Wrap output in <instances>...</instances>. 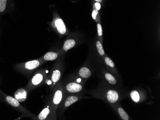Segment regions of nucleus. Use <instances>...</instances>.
Wrapping results in <instances>:
<instances>
[{"label": "nucleus", "mask_w": 160, "mask_h": 120, "mask_svg": "<svg viewBox=\"0 0 160 120\" xmlns=\"http://www.w3.org/2000/svg\"><path fill=\"white\" fill-rule=\"evenodd\" d=\"M49 71L48 69H38L34 72L25 88L28 93L45 84Z\"/></svg>", "instance_id": "nucleus-1"}, {"label": "nucleus", "mask_w": 160, "mask_h": 120, "mask_svg": "<svg viewBox=\"0 0 160 120\" xmlns=\"http://www.w3.org/2000/svg\"><path fill=\"white\" fill-rule=\"evenodd\" d=\"M45 63L40 58L32 60L21 63L16 65V69L19 72L30 78L32 74Z\"/></svg>", "instance_id": "nucleus-2"}, {"label": "nucleus", "mask_w": 160, "mask_h": 120, "mask_svg": "<svg viewBox=\"0 0 160 120\" xmlns=\"http://www.w3.org/2000/svg\"><path fill=\"white\" fill-rule=\"evenodd\" d=\"M61 64L57 63L48 75L45 84L50 86L51 89L54 88L56 83H58L62 77V71Z\"/></svg>", "instance_id": "nucleus-3"}, {"label": "nucleus", "mask_w": 160, "mask_h": 120, "mask_svg": "<svg viewBox=\"0 0 160 120\" xmlns=\"http://www.w3.org/2000/svg\"><path fill=\"white\" fill-rule=\"evenodd\" d=\"M64 98V89L60 84H58L54 88L53 91L50 96L49 100L47 102L49 105L52 107L53 111L56 112L57 108Z\"/></svg>", "instance_id": "nucleus-4"}, {"label": "nucleus", "mask_w": 160, "mask_h": 120, "mask_svg": "<svg viewBox=\"0 0 160 120\" xmlns=\"http://www.w3.org/2000/svg\"><path fill=\"white\" fill-rule=\"evenodd\" d=\"M55 116V112L52 107L47 103L46 106L38 115H35L31 118L35 120H50L54 119Z\"/></svg>", "instance_id": "nucleus-5"}, {"label": "nucleus", "mask_w": 160, "mask_h": 120, "mask_svg": "<svg viewBox=\"0 0 160 120\" xmlns=\"http://www.w3.org/2000/svg\"><path fill=\"white\" fill-rule=\"evenodd\" d=\"M51 25L54 29H55L57 33H59L60 35L63 36L67 33L66 26L62 19L59 17H56L54 18Z\"/></svg>", "instance_id": "nucleus-6"}, {"label": "nucleus", "mask_w": 160, "mask_h": 120, "mask_svg": "<svg viewBox=\"0 0 160 120\" xmlns=\"http://www.w3.org/2000/svg\"><path fill=\"white\" fill-rule=\"evenodd\" d=\"M13 8V0H0V16L9 12Z\"/></svg>", "instance_id": "nucleus-7"}, {"label": "nucleus", "mask_w": 160, "mask_h": 120, "mask_svg": "<svg viewBox=\"0 0 160 120\" xmlns=\"http://www.w3.org/2000/svg\"><path fill=\"white\" fill-rule=\"evenodd\" d=\"M63 89L69 94H74L81 92L83 87L79 82H70L67 83Z\"/></svg>", "instance_id": "nucleus-8"}, {"label": "nucleus", "mask_w": 160, "mask_h": 120, "mask_svg": "<svg viewBox=\"0 0 160 120\" xmlns=\"http://www.w3.org/2000/svg\"><path fill=\"white\" fill-rule=\"evenodd\" d=\"M79 97L76 95H69L67 96L66 98L63 99V98L60 104L61 105V109L65 110L66 108L69 107L71 105L73 104L77 101H79Z\"/></svg>", "instance_id": "nucleus-9"}, {"label": "nucleus", "mask_w": 160, "mask_h": 120, "mask_svg": "<svg viewBox=\"0 0 160 120\" xmlns=\"http://www.w3.org/2000/svg\"><path fill=\"white\" fill-rule=\"evenodd\" d=\"M28 92L25 88H20L14 93V98H15L18 102H24L28 98Z\"/></svg>", "instance_id": "nucleus-10"}, {"label": "nucleus", "mask_w": 160, "mask_h": 120, "mask_svg": "<svg viewBox=\"0 0 160 120\" xmlns=\"http://www.w3.org/2000/svg\"><path fill=\"white\" fill-rule=\"evenodd\" d=\"M59 53L55 52L49 51L47 53L45 54L44 55L40 57V59L44 62L49 61H53L58 58Z\"/></svg>", "instance_id": "nucleus-11"}, {"label": "nucleus", "mask_w": 160, "mask_h": 120, "mask_svg": "<svg viewBox=\"0 0 160 120\" xmlns=\"http://www.w3.org/2000/svg\"><path fill=\"white\" fill-rule=\"evenodd\" d=\"M118 94L117 91L113 89L108 90L107 93V97L108 101L111 103H114L118 100Z\"/></svg>", "instance_id": "nucleus-12"}, {"label": "nucleus", "mask_w": 160, "mask_h": 120, "mask_svg": "<svg viewBox=\"0 0 160 120\" xmlns=\"http://www.w3.org/2000/svg\"><path fill=\"white\" fill-rule=\"evenodd\" d=\"M78 74L82 78L88 79L91 75V72L88 68L86 67H83L79 70Z\"/></svg>", "instance_id": "nucleus-13"}, {"label": "nucleus", "mask_w": 160, "mask_h": 120, "mask_svg": "<svg viewBox=\"0 0 160 120\" xmlns=\"http://www.w3.org/2000/svg\"><path fill=\"white\" fill-rule=\"evenodd\" d=\"M76 42L74 39H68L65 41L63 46V50L67 51L71 48H73L76 45Z\"/></svg>", "instance_id": "nucleus-14"}, {"label": "nucleus", "mask_w": 160, "mask_h": 120, "mask_svg": "<svg viewBox=\"0 0 160 120\" xmlns=\"http://www.w3.org/2000/svg\"><path fill=\"white\" fill-rule=\"evenodd\" d=\"M130 97H131L132 100L135 103H137L140 101V97L139 93L136 90H133L131 92Z\"/></svg>", "instance_id": "nucleus-15"}, {"label": "nucleus", "mask_w": 160, "mask_h": 120, "mask_svg": "<svg viewBox=\"0 0 160 120\" xmlns=\"http://www.w3.org/2000/svg\"><path fill=\"white\" fill-rule=\"evenodd\" d=\"M118 110V113H119L122 119L124 120H129L128 114L125 111V110L123 108H121V107H119Z\"/></svg>", "instance_id": "nucleus-16"}, {"label": "nucleus", "mask_w": 160, "mask_h": 120, "mask_svg": "<svg viewBox=\"0 0 160 120\" xmlns=\"http://www.w3.org/2000/svg\"><path fill=\"white\" fill-rule=\"evenodd\" d=\"M105 78H106L107 81L112 85H115L117 83V80L115 78V77L112 76L110 73H106L105 75Z\"/></svg>", "instance_id": "nucleus-17"}, {"label": "nucleus", "mask_w": 160, "mask_h": 120, "mask_svg": "<svg viewBox=\"0 0 160 120\" xmlns=\"http://www.w3.org/2000/svg\"><path fill=\"white\" fill-rule=\"evenodd\" d=\"M97 47L98 52L101 55H105V51L103 49V46L99 41H97Z\"/></svg>", "instance_id": "nucleus-18"}, {"label": "nucleus", "mask_w": 160, "mask_h": 120, "mask_svg": "<svg viewBox=\"0 0 160 120\" xmlns=\"http://www.w3.org/2000/svg\"><path fill=\"white\" fill-rule=\"evenodd\" d=\"M105 62L106 63V64H107L108 66H109L111 68H114L115 67V64H114V62L113 61L108 58V57H106L105 59Z\"/></svg>", "instance_id": "nucleus-19"}, {"label": "nucleus", "mask_w": 160, "mask_h": 120, "mask_svg": "<svg viewBox=\"0 0 160 120\" xmlns=\"http://www.w3.org/2000/svg\"><path fill=\"white\" fill-rule=\"evenodd\" d=\"M97 27H98V36H101L103 35V31H102L101 25L100 24H98L97 25Z\"/></svg>", "instance_id": "nucleus-20"}, {"label": "nucleus", "mask_w": 160, "mask_h": 120, "mask_svg": "<svg viewBox=\"0 0 160 120\" xmlns=\"http://www.w3.org/2000/svg\"><path fill=\"white\" fill-rule=\"evenodd\" d=\"M98 14V11L97 10H93L92 12V17L94 20L96 19V17Z\"/></svg>", "instance_id": "nucleus-21"}, {"label": "nucleus", "mask_w": 160, "mask_h": 120, "mask_svg": "<svg viewBox=\"0 0 160 120\" xmlns=\"http://www.w3.org/2000/svg\"><path fill=\"white\" fill-rule=\"evenodd\" d=\"M95 6H96V9H97V10H99L100 9L101 5L99 2H96V3H95Z\"/></svg>", "instance_id": "nucleus-22"}, {"label": "nucleus", "mask_w": 160, "mask_h": 120, "mask_svg": "<svg viewBox=\"0 0 160 120\" xmlns=\"http://www.w3.org/2000/svg\"><path fill=\"white\" fill-rule=\"evenodd\" d=\"M94 1L98 2H102V0H94Z\"/></svg>", "instance_id": "nucleus-23"}]
</instances>
